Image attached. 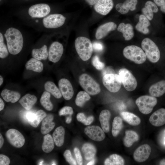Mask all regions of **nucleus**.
<instances>
[{
	"instance_id": "f257e3e1",
	"label": "nucleus",
	"mask_w": 165,
	"mask_h": 165,
	"mask_svg": "<svg viewBox=\"0 0 165 165\" xmlns=\"http://www.w3.org/2000/svg\"><path fill=\"white\" fill-rule=\"evenodd\" d=\"M9 53L13 55L19 53L22 49L24 39L21 31L13 27L7 28L4 35Z\"/></svg>"
},
{
	"instance_id": "f03ea898",
	"label": "nucleus",
	"mask_w": 165,
	"mask_h": 165,
	"mask_svg": "<svg viewBox=\"0 0 165 165\" xmlns=\"http://www.w3.org/2000/svg\"><path fill=\"white\" fill-rule=\"evenodd\" d=\"M75 45L78 55L82 61H87L90 58L93 47L89 39L85 37H79L75 40Z\"/></svg>"
},
{
	"instance_id": "7ed1b4c3",
	"label": "nucleus",
	"mask_w": 165,
	"mask_h": 165,
	"mask_svg": "<svg viewBox=\"0 0 165 165\" xmlns=\"http://www.w3.org/2000/svg\"><path fill=\"white\" fill-rule=\"evenodd\" d=\"M141 46L150 61L156 63L159 61L160 52L157 46L152 40L148 38H144L142 41Z\"/></svg>"
},
{
	"instance_id": "20e7f679",
	"label": "nucleus",
	"mask_w": 165,
	"mask_h": 165,
	"mask_svg": "<svg viewBox=\"0 0 165 165\" xmlns=\"http://www.w3.org/2000/svg\"><path fill=\"white\" fill-rule=\"evenodd\" d=\"M123 54L126 58L137 64H143L146 59L143 50L135 45L128 46L125 47L123 50Z\"/></svg>"
},
{
	"instance_id": "39448f33",
	"label": "nucleus",
	"mask_w": 165,
	"mask_h": 165,
	"mask_svg": "<svg viewBox=\"0 0 165 165\" xmlns=\"http://www.w3.org/2000/svg\"><path fill=\"white\" fill-rule=\"evenodd\" d=\"M79 82L82 88L90 95H95L101 91L98 83L87 74H82L79 77Z\"/></svg>"
},
{
	"instance_id": "423d86ee",
	"label": "nucleus",
	"mask_w": 165,
	"mask_h": 165,
	"mask_svg": "<svg viewBox=\"0 0 165 165\" xmlns=\"http://www.w3.org/2000/svg\"><path fill=\"white\" fill-rule=\"evenodd\" d=\"M157 102V99L155 97L148 95L140 96L135 101V103L139 110L145 115L150 113L156 105Z\"/></svg>"
},
{
	"instance_id": "0eeeda50",
	"label": "nucleus",
	"mask_w": 165,
	"mask_h": 165,
	"mask_svg": "<svg viewBox=\"0 0 165 165\" xmlns=\"http://www.w3.org/2000/svg\"><path fill=\"white\" fill-rule=\"evenodd\" d=\"M50 6L46 3H40L30 6L28 9L29 16L32 18H43L49 15Z\"/></svg>"
},
{
	"instance_id": "6e6552de",
	"label": "nucleus",
	"mask_w": 165,
	"mask_h": 165,
	"mask_svg": "<svg viewBox=\"0 0 165 165\" xmlns=\"http://www.w3.org/2000/svg\"><path fill=\"white\" fill-rule=\"evenodd\" d=\"M104 86L109 91L116 93L120 89L122 81L119 75L115 73L105 75L102 79Z\"/></svg>"
},
{
	"instance_id": "1a4fd4ad",
	"label": "nucleus",
	"mask_w": 165,
	"mask_h": 165,
	"mask_svg": "<svg viewBox=\"0 0 165 165\" xmlns=\"http://www.w3.org/2000/svg\"><path fill=\"white\" fill-rule=\"evenodd\" d=\"M66 19V17L61 14H52L43 18L42 23L43 26L47 29H55L63 26Z\"/></svg>"
},
{
	"instance_id": "9d476101",
	"label": "nucleus",
	"mask_w": 165,
	"mask_h": 165,
	"mask_svg": "<svg viewBox=\"0 0 165 165\" xmlns=\"http://www.w3.org/2000/svg\"><path fill=\"white\" fill-rule=\"evenodd\" d=\"M119 75L125 89L128 91H132L137 87V80L132 73L127 69L122 68L119 72Z\"/></svg>"
},
{
	"instance_id": "9b49d317",
	"label": "nucleus",
	"mask_w": 165,
	"mask_h": 165,
	"mask_svg": "<svg viewBox=\"0 0 165 165\" xmlns=\"http://www.w3.org/2000/svg\"><path fill=\"white\" fill-rule=\"evenodd\" d=\"M6 136L9 143L15 147H21L25 143V139L24 136L16 129H9L6 133Z\"/></svg>"
},
{
	"instance_id": "f8f14e48",
	"label": "nucleus",
	"mask_w": 165,
	"mask_h": 165,
	"mask_svg": "<svg viewBox=\"0 0 165 165\" xmlns=\"http://www.w3.org/2000/svg\"><path fill=\"white\" fill-rule=\"evenodd\" d=\"M63 52V45L57 41L53 42L50 45L48 49L49 60L54 63L57 62L61 59Z\"/></svg>"
},
{
	"instance_id": "ddd939ff",
	"label": "nucleus",
	"mask_w": 165,
	"mask_h": 165,
	"mask_svg": "<svg viewBox=\"0 0 165 165\" xmlns=\"http://www.w3.org/2000/svg\"><path fill=\"white\" fill-rule=\"evenodd\" d=\"M104 131L99 127L97 126H89L84 129L85 133L90 138L97 141H101L105 138Z\"/></svg>"
},
{
	"instance_id": "4468645a",
	"label": "nucleus",
	"mask_w": 165,
	"mask_h": 165,
	"mask_svg": "<svg viewBox=\"0 0 165 165\" xmlns=\"http://www.w3.org/2000/svg\"><path fill=\"white\" fill-rule=\"evenodd\" d=\"M59 89L64 98L66 100L71 99L74 95L73 89L71 82L68 79L62 78L58 83Z\"/></svg>"
},
{
	"instance_id": "2eb2a0df",
	"label": "nucleus",
	"mask_w": 165,
	"mask_h": 165,
	"mask_svg": "<svg viewBox=\"0 0 165 165\" xmlns=\"http://www.w3.org/2000/svg\"><path fill=\"white\" fill-rule=\"evenodd\" d=\"M151 151V148L148 145H142L138 147L134 152V159L137 162H144L149 157Z\"/></svg>"
},
{
	"instance_id": "dca6fc26",
	"label": "nucleus",
	"mask_w": 165,
	"mask_h": 165,
	"mask_svg": "<svg viewBox=\"0 0 165 165\" xmlns=\"http://www.w3.org/2000/svg\"><path fill=\"white\" fill-rule=\"evenodd\" d=\"M113 6V0H98L94 5V7L98 13L106 15L111 11Z\"/></svg>"
},
{
	"instance_id": "f3484780",
	"label": "nucleus",
	"mask_w": 165,
	"mask_h": 165,
	"mask_svg": "<svg viewBox=\"0 0 165 165\" xmlns=\"http://www.w3.org/2000/svg\"><path fill=\"white\" fill-rule=\"evenodd\" d=\"M138 2V0H125L123 3H117L115 6V8L118 12L121 14H126L130 10H135Z\"/></svg>"
},
{
	"instance_id": "a211bd4d",
	"label": "nucleus",
	"mask_w": 165,
	"mask_h": 165,
	"mask_svg": "<svg viewBox=\"0 0 165 165\" xmlns=\"http://www.w3.org/2000/svg\"><path fill=\"white\" fill-rule=\"evenodd\" d=\"M149 121L155 127H160L165 124V109L160 108L154 112L150 116Z\"/></svg>"
},
{
	"instance_id": "6ab92c4d",
	"label": "nucleus",
	"mask_w": 165,
	"mask_h": 165,
	"mask_svg": "<svg viewBox=\"0 0 165 165\" xmlns=\"http://www.w3.org/2000/svg\"><path fill=\"white\" fill-rule=\"evenodd\" d=\"M117 25L114 22H110L99 26L97 28L95 37L97 39H100L105 37L111 31L115 30Z\"/></svg>"
},
{
	"instance_id": "aec40b11",
	"label": "nucleus",
	"mask_w": 165,
	"mask_h": 165,
	"mask_svg": "<svg viewBox=\"0 0 165 165\" xmlns=\"http://www.w3.org/2000/svg\"><path fill=\"white\" fill-rule=\"evenodd\" d=\"M148 92L151 96L155 97L163 95L165 93V80H161L152 85Z\"/></svg>"
},
{
	"instance_id": "412c9836",
	"label": "nucleus",
	"mask_w": 165,
	"mask_h": 165,
	"mask_svg": "<svg viewBox=\"0 0 165 165\" xmlns=\"http://www.w3.org/2000/svg\"><path fill=\"white\" fill-rule=\"evenodd\" d=\"M117 30L122 33L123 36L125 40H130L134 36L133 28L130 24H125L124 23H121L118 26Z\"/></svg>"
},
{
	"instance_id": "4be33fe9",
	"label": "nucleus",
	"mask_w": 165,
	"mask_h": 165,
	"mask_svg": "<svg viewBox=\"0 0 165 165\" xmlns=\"http://www.w3.org/2000/svg\"><path fill=\"white\" fill-rule=\"evenodd\" d=\"M53 116L49 114L43 119L41 128V132L42 134H47L54 128L55 123L53 122Z\"/></svg>"
},
{
	"instance_id": "5701e85b",
	"label": "nucleus",
	"mask_w": 165,
	"mask_h": 165,
	"mask_svg": "<svg viewBox=\"0 0 165 165\" xmlns=\"http://www.w3.org/2000/svg\"><path fill=\"white\" fill-rule=\"evenodd\" d=\"M37 101V98L34 95L27 94L20 100L19 102L25 109L30 110Z\"/></svg>"
},
{
	"instance_id": "b1692460",
	"label": "nucleus",
	"mask_w": 165,
	"mask_h": 165,
	"mask_svg": "<svg viewBox=\"0 0 165 165\" xmlns=\"http://www.w3.org/2000/svg\"><path fill=\"white\" fill-rule=\"evenodd\" d=\"M111 114L110 111L107 109L103 110L99 116V120L104 131L108 133L109 130V120Z\"/></svg>"
},
{
	"instance_id": "393cba45",
	"label": "nucleus",
	"mask_w": 165,
	"mask_h": 165,
	"mask_svg": "<svg viewBox=\"0 0 165 165\" xmlns=\"http://www.w3.org/2000/svg\"><path fill=\"white\" fill-rule=\"evenodd\" d=\"M1 96L6 101L12 103L17 102L20 97V94L19 92L7 89L2 90Z\"/></svg>"
},
{
	"instance_id": "a878e982",
	"label": "nucleus",
	"mask_w": 165,
	"mask_h": 165,
	"mask_svg": "<svg viewBox=\"0 0 165 165\" xmlns=\"http://www.w3.org/2000/svg\"><path fill=\"white\" fill-rule=\"evenodd\" d=\"M138 20V22L135 26L136 29L143 34H148L149 31L148 27L150 24L149 20L143 14L139 16Z\"/></svg>"
},
{
	"instance_id": "bb28decb",
	"label": "nucleus",
	"mask_w": 165,
	"mask_h": 165,
	"mask_svg": "<svg viewBox=\"0 0 165 165\" xmlns=\"http://www.w3.org/2000/svg\"><path fill=\"white\" fill-rule=\"evenodd\" d=\"M31 55L33 58L39 61L46 60L48 57V50L47 45H44L41 48L33 49Z\"/></svg>"
},
{
	"instance_id": "cd10ccee",
	"label": "nucleus",
	"mask_w": 165,
	"mask_h": 165,
	"mask_svg": "<svg viewBox=\"0 0 165 165\" xmlns=\"http://www.w3.org/2000/svg\"><path fill=\"white\" fill-rule=\"evenodd\" d=\"M27 70H32L38 73L41 72L43 69V64L39 60L34 58H31L26 63Z\"/></svg>"
},
{
	"instance_id": "c85d7f7f",
	"label": "nucleus",
	"mask_w": 165,
	"mask_h": 165,
	"mask_svg": "<svg viewBox=\"0 0 165 165\" xmlns=\"http://www.w3.org/2000/svg\"><path fill=\"white\" fill-rule=\"evenodd\" d=\"M123 140L124 145L127 147H131L133 143L138 141L139 136L137 133L132 130H127Z\"/></svg>"
},
{
	"instance_id": "c756f323",
	"label": "nucleus",
	"mask_w": 165,
	"mask_h": 165,
	"mask_svg": "<svg viewBox=\"0 0 165 165\" xmlns=\"http://www.w3.org/2000/svg\"><path fill=\"white\" fill-rule=\"evenodd\" d=\"M82 151L84 158L87 160L94 159L96 153V149L95 147L90 143H86L82 146Z\"/></svg>"
},
{
	"instance_id": "7c9ffc66",
	"label": "nucleus",
	"mask_w": 165,
	"mask_h": 165,
	"mask_svg": "<svg viewBox=\"0 0 165 165\" xmlns=\"http://www.w3.org/2000/svg\"><path fill=\"white\" fill-rule=\"evenodd\" d=\"M65 130L63 127H57L53 134V138L54 142L57 147L62 146L64 141Z\"/></svg>"
},
{
	"instance_id": "2f4dec72",
	"label": "nucleus",
	"mask_w": 165,
	"mask_h": 165,
	"mask_svg": "<svg viewBox=\"0 0 165 165\" xmlns=\"http://www.w3.org/2000/svg\"><path fill=\"white\" fill-rule=\"evenodd\" d=\"M123 119L129 124L133 126L139 125L141 122L140 119L134 114L127 112H123L121 113Z\"/></svg>"
},
{
	"instance_id": "473e14b6",
	"label": "nucleus",
	"mask_w": 165,
	"mask_h": 165,
	"mask_svg": "<svg viewBox=\"0 0 165 165\" xmlns=\"http://www.w3.org/2000/svg\"><path fill=\"white\" fill-rule=\"evenodd\" d=\"M44 87L46 91L51 94L56 98L59 99L62 97L59 89L53 82L48 81L45 83Z\"/></svg>"
},
{
	"instance_id": "72a5a7b5",
	"label": "nucleus",
	"mask_w": 165,
	"mask_h": 165,
	"mask_svg": "<svg viewBox=\"0 0 165 165\" xmlns=\"http://www.w3.org/2000/svg\"><path fill=\"white\" fill-rule=\"evenodd\" d=\"M54 141L53 138L50 134H47L43 137L42 149L46 153L51 152L54 148Z\"/></svg>"
},
{
	"instance_id": "f704fd0d",
	"label": "nucleus",
	"mask_w": 165,
	"mask_h": 165,
	"mask_svg": "<svg viewBox=\"0 0 165 165\" xmlns=\"http://www.w3.org/2000/svg\"><path fill=\"white\" fill-rule=\"evenodd\" d=\"M125 161L121 156L117 154H113L110 155L105 161V165H123Z\"/></svg>"
},
{
	"instance_id": "c9c22d12",
	"label": "nucleus",
	"mask_w": 165,
	"mask_h": 165,
	"mask_svg": "<svg viewBox=\"0 0 165 165\" xmlns=\"http://www.w3.org/2000/svg\"><path fill=\"white\" fill-rule=\"evenodd\" d=\"M51 95L50 93L46 91L42 93L40 99V103L41 105L48 111H51L53 108V105L50 100Z\"/></svg>"
},
{
	"instance_id": "e433bc0d",
	"label": "nucleus",
	"mask_w": 165,
	"mask_h": 165,
	"mask_svg": "<svg viewBox=\"0 0 165 165\" xmlns=\"http://www.w3.org/2000/svg\"><path fill=\"white\" fill-rule=\"evenodd\" d=\"M123 126L122 119L119 116L114 117L112 124V133L113 136L116 137L121 131Z\"/></svg>"
},
{
	"instance_id": "4c0bfd02",
	"label": "nucleus",
	"mask_w": 165,
	"mask_h": 165,
	"mask_svg": "<svg viewBox=\"0 0 165 165\" xmlns=\"http://www.w3.org/2000/svg\"><path fill=\"white\" fill-rule=\"evenodd\" d=\"M90 99L89 94L86 91H81L77 94L75 103L77 106L82 107L86 101L89 100Z\"/></svg>"
},
{
	"instance_id": "58836bf2",
	"label": "nucleus",
	"mask_w": 165,
	"mask_h": 165,
	"mask_svg": "<svg viewBox=\"0 0 165 165\" xmlns=\"http://www.w3.org/2000/svg\"><path fill=\"white\" fill-rule=\"evenodd\" d=\"M5 37L2 32L0 33V57L4 59L9 55V51L5 42Z\"/></svg>"
},
{
	"instance_id": "ea45409f",
	"label": "nucleus",
	"mask_w": 165,
	"mask_h": 165,
	"mask_svg": "<svg viewBox=\"0 0 165 165\" xmlns=\"http://www.w3.org/2000/svg\"><path fill=\"white\" fill-rule=\"evenodd\" d=\"M47 116L46 113L43 110L40 109L35 113V120L29 124L34 127H36Z\"/></svg>"
},
{
	"instance_id": "a19ab883",
	"label": "nucleus",
	"mask_w": 165,
	"mask_h": 165,
	"mask_svg": "<svg viewBox=\"0 0 165 165\" xmlns=\"http://www.w3.org/2000/svg\"><path fill=\"white\" fill-rule=\"evenodd\" d=\"M77 120L83 123L85 125L90 124L94 120V117L93 116H90L86 118L83 113H78L76 116Z\"/></svg>"
},
{
	"instance_id": "79ce46f5",
	"label": "nucleus",
	"mask_w": 165,
	"mask_h": 165,
	"mask_svg": "<svg viewBox=\"0 0 165 165\" xmlns=\"http://www.w3.org/2000/svg\"><path fill=\"white\" fill-rule=\"evenodd\" d=\"M92 62L93 66L98 70H102L105 67L104 64L100 61L97 56H95L93 57Z\"/></svg>"
},
{
	"instance_id": "37998d69",
	"label": "nucleus",
	"mask_w": 165,
	"mask_h": 165,
	"mask_svg": "<svg viewBox=\"0 0 165 165\" xmlns=\"http://www.w3.org/2000/svg\"><path fill=\"white\" fill-rule=\"evenodd\" d=\"M64 156L66 161L70 165H76L75 160L72 156L71 151L69 150H65L63 154Z\"/></svg>"
},
{
	"instance_id": "c03bdc74",
	"label": "nucleus",
	"mask_w": 165,
	"mask_h": 165,
	"mask_svg": "<svg viewBox=\"0 0 165 165\" xmlns=\"http://www.w3.org/2000/svg\"><path fill=\"white\" fill-rule=\"evenodd\" d=\"M141 11L143 14L149 20H151L153 19L154 13L148 8L144 6L141 9Z\"/></svg>"
},
{
	"instance_id": "a18cd8bd",
	"label": "nucleus",
	"mask_w": 165,
	"mask_h": 165,
	"mask_svg": "<svg viewBox=\"0 0 165 165\" xmlns=\"http://www.w3.org/2000/svg\"><path fill=\"white\" fill-rule=\"evenodd\" d=\"M73 113V108L70 106H64L59 111V114L60 116L67 115H72Z\"/></svg>"
},
{
	"instance_id": "49530a36",
	"label": "nucleus",
	"mask_w": 165,
	"mask_h": 165,
	"mask_svg": "<svg viewBox=\"0 0 165 165\" xmlns=\"http://www.w3.org/2000/svg\"><path fill=\"white\" fill-rule=\"evenodd\" d=\"M160 11L165 13V0H153Z\"/></svg>"
},
{
	"instance_id": "de8ad7c7",
	"label": "nucleus",
	"mask_w": 165,
	"mask_h": 165,
	"mask_svg": "<svg viewBox=\"0 0 165 165\" xmlns=\"http://www.w3.org/2000/svg\"><path fill=\"white\" fill-rule=\"evenodd\" d=\"M74 151L78 164L82 165L83 163L82 158L79 149L78 148L75 147L74 148Z\"/></svg>"
},
{
	"instance_id": "09e8293b",
	"label": "nucleus",
	"mask_w": 165,
	"mask_h": 165,
	"mask_svg": "<svg viewBox=\"0 0 165 165\" xmlns=\"http://www.w3.org/2000/svg\"><path fill=\"white\" fill-rule=\"evenodd\" d=\"M10 163V160L9 157L3 154L0 155V165H8Z\"/></svg>"
},
{
	"instance_id": "8fccbe9b",
	"label": "nucleus",
	"mask_w": 165,
	"mask_h": 165,
	"mask_svg": "<svg viewBox=\"0 0 165 165\" xmlns=\"http://www.w3.org/2000/svg\"><path fill=\"white\" fill-rule=\"evenodd\" d=\"M92 45L93 48L97 51H101L103 50V46L102 44L99 42H94Z\"/></svg>"
},
{
	"instance_id": "3c124183",
	"label": "nucleus",
	"mask_w": 165,
	"mask_h": 165,
	"mask_svg": "<svg viewBox=\"0 0 165 165\" xmlns=\"http://www.w3.org/2000/svg\"><path fill=\"white\" fill-rule=\"evenodd\" d=\"M35 113L28 112L26 115V117L29 123L32 122L35 119Z\"/></svg>"
},
{
	"instance_id": "603ef678",
	"label": "nucleus",
	"mask_w": 165,
	"mask_h": 165,
	"mask_svg": "<svg viewBox=\"0 0 165 165\" xmlns=\"http://www.w3.org/2000/svg\"><path fill=\"white\" fill-rule=\"evenodd\" d=\"M115 72L112 68L110 67H108L105 68L102 71V73L103 76L106 74L114 73Z\"/></svg>"
},
{
	"instance_id": "864d4df0",
	"label": "nucleus",
	"mask_w": 165,
	"mask_h": 165,
	"mask_svg": "<svg viewBox=\"0 0 165 165\" xmlns=\"http://www.w3.org/2000/svg\"><path fill=\"white\" fill-rule=\"evenodd\" d=\"M98 0H85L87 3L90 5H94Z\"/></svg>"
},
{
	"instance_id": "5fc2aeb1",
	"label": "nucleus",
	"mask_w": 165,
	"mask_h": 165,
	"mask_svg": "<svg viewBox=\"0 0 165 165\" xmlns=\"http://www.w3.org/2000/svg\"><path fill=\"white\" fill-rule=\"evenodd\" d=\"M4 107V103L2 99L0 98V111L2 110Z\"/></svg>"
},
{
	"instance_id": "6e6d98bb",
	"label": "nucleus",
	"mask_w": 165,
	"mask_h": 165,
	"mask_svg": "<svg viewBox=\"0 0 165 165\" xmlns=\"http://www.w3.org/2000/svg\"><path fill=\"white\" fill-rule=\"evenodd\" d=\"M4 142V138L1 134H0V148H1Z\"/></svg>"
},
{
	"instance_id": "4d7b16f0",
	"label": "nucleus",
	"mask_w": 165,
	"mask_h": 165,
	"mask_svg": "<svg viewBox=\"0 0 165 165\" xmlns=\"http://www.w3.org/2000/svg\"><path fill=\"white\" fill-rule=\"evenodd\" d=\"M72 120V118L71 115H70L69 116L66 117L65 122L69 124L71 123Z\"/></svg>"
},
{
	"instance_id": "13d9d810",
	"label": "nucleus",
	"mask_w": 165,
	"mask_h": 165,
	"mask_svg": "<svg viewBox=\"0 0 165 165\" xmlns=\"http://www.w3.org/2000/svg\"><path fill=\"white\" fill-rule=\"evenodd\" d=\"M95 163V160L93 159L91 160L87 164V165H94Z\"/></svg>"
},
{
	"instance_id": "bf43d9fd",
	"label": "nucleus",
	"mask_w": 165,
	"mask_h": 165,
	"mask_svg": "<svg viewBox=\"0 0 165 165\" xmlns=\"http://www.w3.org/2000/svg\"><path fill=\"white\" fill-rule=\"evenodd\" d=\"M3 82V79L2 76L0 75V86H1Z\"/></svg>"
},
{
	"instance_id": "052dcab7",
	"label": "nucleus",
	"mask_w": 165,
	"mask_h": 165,
	"mask_svg": "<svg viewBox=\"0 0 165 165\" xmlns=\"http://www.w3.org/2000/svg\"><path fill=\"white\" fill-rule=\"evenodd\" d=\"M160 165H165V159H163L160 162Z\"/></svg>"
},
{
	"instance_id": "680f3d73",
	"label": "nucleus",
	"mask_w": 165,
	"mask_h": 165,
	"mask_svg": "<svg viewBox=\"0 0 165 165\" xmlns=\"http://www.w3.org/2000/svg\"><path fill=\"white\" fill-rule=\"evenodd\" d=\"M20 0L22 1V2H29L30 1H32L33 0Z\"/></svg>"
},
{
	"instance_id": "e2e57ef3",
	"label": "nucleus",
	"mask_w": 165,
	"mask_h": 165,
	"mask_svg": "<svg viewBox=\"0 0 165 165\" xmlns=\"http://www.w3.org/2000/svg\"><path fill=\"white\" fill-rule=\"evenodd\" d=\"M3 0H0V2L1 4L2 3V2H3Z\"/></svg>"
},
{
	"instance_id": "0e129e2a",
	"label": "nucleus",
	"mask_w": 165,
	"mask_h": 165,
	"mask_svg": "<svg viewBox=\"0 0 165 165\" xmlns=\"http://www.w3.org/2000/svg\"><path fill=\"white\" fill-rule=\"evenodd\" d=\"M164 144H165V141H164Z\"/></svg>"
}]
</instances>
